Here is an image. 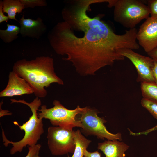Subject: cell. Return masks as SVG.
<instances>
[{"label": "cell", "mask_w": 157, "mask_h": 157, "mask_svg": "<svg viewBox=\"0 0 157 157\" xmlns=\"http://www.w3.org/2000/svg\"><path fill=\"white\" fill-rule=\"evenodd\" d=\"M98 113L96 109L86 107L78 119L81 124L83 131L87 135H95L97 138L103 140L106 138L108 140L121 141V133L113 134L108 131L104 124L106 120L98 116Z\"/></svg>", "instance_id": "52a82bcc"}, {"label": "cell", "mask_w": 157, "mask_h": 157, "mask_svg": "<svg viewBox=\"0 0 157 157\" xmlns=\"http://www.w3.org/2000/svg\"><path fill=\"white\" fill-rule=\"evenodd\" d=\"M67 157H69L68 156Z\"/></svg>", "instance_id": "83f0119b"}, {"label": "cell", "mask_w": 157, "mask_h": 157, "mask_svg": "<svg viewBox=\"0 0 157 157\" xmlns=\"http://www.w3.org/2000/svg\"><path fill=\"white\" fill-rule=\"evenodd\" d=\"M25 8H33L36 6L42 7L47 6L45 0H20Z\"/></svg>", "instance_id": "ac0fdd59"}, {"label": "cell", "mask_w": 157, "mask_h": 157, "mask_svg": "<svg viewBox=\"0 0 157 157\" xmlns=\"http://www.w3.org/2000/svg\"><path fill=\"white\" fill-rule=\"evenodd\" d=\"M74 131L72 128L61 126L48 127L47 144L52 155L60 156L74 153L75 146Z\"/></svg>", "instance_id": "8992f818"}, {"label": "cell", "mask_w": 157, "mask_h": 157, "mask_svg": "<svg viewBox=\"0 0 157 157\" xmlns=\"http://www.w3.org/2000/svg\"><path fill=\"white\" fill-rule=\"evenodd\" d=\"M19 22L20 26L19 33L23 37L39 39L46 32V26L40 17L35 20L25 19L23 15Z\"/></svg>", "instance_id": "8fae6325"}, {"label": "cell", "mask_w": 157, "mask_h": 157, "mask_svg": "<svg viewBox=\"0 0 157 157\" xmlns=\"http://www.w3.org/2000/svg\"><path fill=\"white\" fill-rule=\"evenodd\" d=\"M129 146L117 140H108L98 144V149L101 151L106 157H125V151Z\"/></svg>", "instance_id": "7c38bea8"}, {"label": "cell", "mask_w": 157, "mask_h": 157, "mask_svg": "<svg viewBox=\"0 0 157 157\" xmlns=\"http://www.w3.org/2000/svg\"><path fill=\"white\" fill-rule=\"evenodd\" d=\"M136 39L147 53L157 46V19L149 17L140 26Z\"/></svg>", "instance_id": "9c48e42d"}, {"label": "cell", "mask_w": 157, "mask_h": 157, "mask_svg": "<svg viewBox=\"0 0 157 157\" xmlns=\"http://www.w3.org/2000/svg\"><path fill=\"white\" fill-rule=\"evenodd\" d=\"M140 88L143 98L157 101V84L154 83H141Z\"/></svg>", "instance_id": "2e32d148"}, {"label": "cell", "mask_w": 157, "mask_h": 157, "mask_svg": "<svg viewBox=\"0 0 157 157\" xmlns=\"http://www.w3.org/2000/svg\"><path fill=\"white\" fill-rule=\"evenodd\" d=\"M54 106L51 108H47L46 105L41 106L38 111V117L41 119H49L54 126H61L73 129L75 127L82 128L80 121L76 119V115L81 114L86 109V107L81 108L78 106L74 110H69L65 108L58 100H54L53 102Z\"/></svg>", "instance_id": "5b68a950"}, {"label": "cell", "mask_w": 157, "mask_h": 157, "mask_svg": "<svg viewBox=\"0 0 157 157\" xmlns=\"http://www.w3.org/2000/svg\"><path fill=\"white\" fill-rule=\"evenodd\" d=\"M74 138L75 148L71 157H83L85 151L91 141L83 136L79 129L74 131Z\"/></svg>", "instance_id": "4fadbf2b"}, {"label": "cell", "mask_w": 157, "mask_h": 157, "mask_svg": "<svg viewBox=\"0 0 157 157\" xmlns=\"http://www.w3.org/2000/svg\"><path fill=\"white\" fill-rule=\"evenodd\" d=\"M33 93V89L26 81L12 70L9 72L7 84L0 92V97L22 96Z\"/></svg>", "instance_id": "30bf717a"}, {"label": "cell", "mask_w": 157, "mask_h": 157, "mask_svg": "<svg viewBox=\"0 0 157 157\" xmlns=\"http://www.w3.org/2000/svg\"><path fill=\"white\" fill-rule=\"evenodd\" d=\"M41 147V146L40 144L29 147L28 153L25 157H34L36 154L39 153Z\"/></svg>", "instance_id": "ffe728a7"}, {"label": "cell", "mask_w": 157, "mask_h": 157, "mask_svg": "<svg viewBox=\"0 0 157 157\" xmlns=\"http://www.w3.org/2000/svg\"><path fill=\"white\" fill-rule=\"evenodd\" d=\"M25 8L20 0H3V10L4 13L7 14L9 19L19 21L15 17L17 13L22 12Z\"/></svg>", "instance_id": "5bb4252c"}, {"label": "cell", "mask_w": 157, "mask_h": 157, "mask_svg": "<svg viewBox=\"0 0 157 157\" xmlns=\"http://www.w3.org/2000/svg\"><path fill=\"white\" fill-rule=\"evenodd\" d=\"M34 157H40L39 156V153L37 154H36Z\"/></svg>", "instance_id": "4316f807"}, {"label": "cell", "mask_w": 157, "mask_h": 157, "mask_svg": "<svg viewBox=\"0 0 157 157\" xmlns=\"http://www.w3.org/2000/svg\"><path fill=\"white\" fill-rule=\"evenodd\" d=\"M120 54L128 58L134 65L138 73L137 82L155 83L153 75L154 64L153 58L139 54L130 49L122 50Z\"/></svg>", "instance_id": "ba28073f"}, {"label": "cell", "mask_w": 157, "mask_h": 157, "mask_svg": "<svg viewBox=\"0 0 157 157\" xmlns=\"http://www.w3.org/2000/svg\"><path fill=\"white\" fill-rule=\"evenodd\" d=\"M11 104L20 103L28 106L30 108L32 115L29 120L22 125H19L16 121L13 122L14 124L18 126L21 130L24 131V135L20 141L13 142L8 140L6 137L2 128V136L3 144L5 147L9 144H12V147L10 150V154L13 155L18 152L22 151L23 148L27 146H32L37 144L41 135L44 132L42 119L38 117V111L42 104L41 100L36 97L32 101L28 103L24 99H10Z\"/></svg>", "instance_id": "3957f363"}, {"label": "cell", "mask_w": 157, "mask_h": 157, "mask_svg": "<svg viewBox=\"0 0 157 157\" xmlns=\"http://www.w3.org/2000/svg\"><path fill=\"white\" fill-rule=\"evenodd\" d=\"M153 59L154 64L153 70V75L155 81V82L157 84V60Z\"/></svg>", "instance_id": "cb8c5ba5"}, {"label": "cell", "mask_w": 157, "mask_h": 157, "mask_svg": "<svg viewBox=\"0 0 157 157\" xmlns=\"http://www.w3.org/2000/svg\"><path fill=\"white\" fill-rule=\"evenodd\" d=\"M3 103L2 101L0 103V117L4 115H12V113L10 112L9 111L6 110H3L1 108V105Z\"/></svg>", "instance_id": "484cf974"}, {"label": "cell", "mask_w": 157, "mask_h": 157, "mask_svg": "<svg viewBox=\"0 0 157 157\" xmlns=\"http://www.w3.org/2000/svg\"><path fill=\"white\" fill-rule=\"evenodd\" d=\"M147 53L149 57L157 60V46Z\"/></svg>", "instance_id": "d4e9b609"}, {"label": "cell", "mask_w": 157, "mask_h": 157, "mask_svg": "<svg viewBox=\"0 0 157 157\" xmlns=\"http://www.w3.org/2000/svg\"><path fill=\"white\" fill-rule=\"evenodd\" d=\"M157 130V124L154 127L142 132L134 133L132 132L131 135H147L148 133L152 131Z\"/></svg>", "instance_id": "7402d4cb"}, {"label": "cell", "mask_w": 157, "mask_h": 157, "mask_svg": "<svg viewBox=\"0 0 157 157\" xmlns=\"http://www.w3.org/2000/svg\"><path fill=\"white\" fill-rule=\"evenodd\" d=\"M12 70L29 84L36 97H45L47 94L45 88L51 83L64 85L55 72L53 58L49 56H38L30 60H19L14 63Z\"/></svg>", "instance_id": "7a4b0ae2"}, {"label": "cell", "mask_w": 157, "mask_h": 157, "mask_svg": "<svg viewBox=\"0 0 157 157\" xmlns=\"http://www.w3.org/2000/svg\"><path fill=\"white\" fill-rule=\"evenodd\" d=\"M90 6L85 1L73 4L66 13L65 21L58 22L47 35L56 53L66 55L63 59L71 62L81 76L94 75L100 69L124 60L120 54L123 49L140 47L136 28L117 34L100 15L88 16Z\"/></svg>", "instance_id": "6da1fadb"}, {"label": "cell", "mask_w": 157, "mask_h": 157, "mask_svg": "<svg viewBox=\"0 0 157 157\" xmlns=\"http://www.w3.org/2000/svg\"><path fill=\"white\" fill-rule=\"evenodd\" d=\"M83 157H101V154L97 151L91 152H88L86 150Z\"/></svg>", "instance_id": "603a6c76"}, {"label": "cell", "mask_w": 157, "mask_h": 157, "mask_svg": "<svg viewBox=\"0 0 157 157\" xmlns=\"http://www.w3.org/2000/svg\"><path fill=\"white\" fill-rule=\"evenodd\" d=\"M151 17L157 19V0L147 1Z\"/></svg>", "instance_id": "d6986e66"}, {"label": "cell", "mask_w": 157, "mask_h": 157, "mask_svg": "<svg viewBox=\"0 0 157 157\" xmlns=\"http://www.w3.org/2000/svg\"><path fill=\"white\" fill-rule=\"evenodd\" d=\"M6 30H0V37L5 43H10L17 39L20 33V28L14 25L7 24Z\"/></svg>", "instance_id": "9a60e30c"}, {"label": "cell", "mask_w": 157, "mask_h": 157, "mask_svg": "<svg viewBox=\"0 0 157 157\" xmlns=\"http://www.w3.org/2000/svg\"><path fill=\"white\" fill-rule=\"evenodd\" d=\"M141 104L157 120V101L143 98Z\"/></svg>", "instance_id": "e0dca14e"}, {"label": "cell", "mask_w": 157, "mask_h": 157, "mask_svg": "<svg viewBox=\"0 0 157 157\" xmlns=\"http://www.w3.org/2000/svg\"><path fill=\"white\" fill-rule=\"evenodd\" d=\"M108 6H114L113 18L125 27L132 29L150 14L147 5L138 0H109Z\"/></svg>", "instance_id": "277c9868"}, {"label": "cell", "mask_w": 157, "mask_h": 157, "mask_svg": "<svg viewBox=\"0 0 157 157\" xmlns=\"http://www.w3.org/2000/svg\"><path fill=\"white\" fill-rule=\"evenodd\" d=\"M3 1H0V23L4 21L7 22L9 20L8 17L7 16L5 15L3 10Z\"/></svg>", "instance_id": "44dd1931"}]
</instances>
